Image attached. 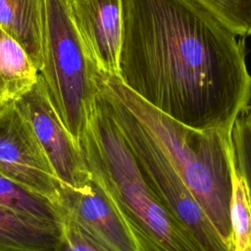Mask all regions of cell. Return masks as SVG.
Instances as JSON below:
<instances>
[{
	"instance_id": "cell-7",
	"label": "cell",
	"mask_w": 251,
	"mask_h": 251,
	"mask_svg": "<svg viewBox=\"0 0 251 251\" xmlns=\"http://www.w3.org/2000/svg\"><path fill=\"white\" fill-rule=\"evenodd\" d=\"M0 172L58 204L62 183L13 101L0 112Z\"/></svg>"
},
{
	"instance_id": "cell-17",
	"label": "cell",
	"mask_w": 251,
	"mask_h": 251,
	"mask_svg": "<svg viewBox=\"0 0 251 251\" xmlns=\"http://www.w3.org/2000/svg\"><path fill=\"white\" fill-rule=\"evenodd\" d=\"M55 251H108L94 239L69 216L61 226V231Z\"/></svg>"
},
{
	"instance_id": "cell-10",
	"label": "cell",
	"mask_w": 251,
	"mask_h": 251,
	"mask_svg": "<svg viewBox=\"0 0 251 251\" xmlns=\"http://www.w3.org/2000/svg\"><path fill=\"white\" fill-rule=\"evenodd\" d=\"M44 0H0V27L25 50L35 68L42 65Z\"/></svg>"
},
{
	"instance_id": "cell-15",
	"label": "cell",
	"mask_w": 251,
	"mask_h": 251,
	"mask_svg": "<svg viewBox=\"0 0 251 251\" xmlns=\"http://www.w3.org/2000/svg\"><path fill=\"white\" fill-rule=\"evenodd\" d=\"M235 36L251 35V0H198Z\"/></svg>"
},
{
	"instance_id": "cell-1",
	"label": "cell",
	"mask_w": 251,
	"mask_h": 251,
	"mask_svg": "<svg viewBox=\"0 0 251 251\" xmlns=\"http://www.w3.org/2000/svg\"><path fill=\"white\" fill-rule=\"evenodd\" d=\"M119 77L198 130L231 131L251 99L244 42L198 0H123Z\"/></svg>"
},
{
	"instance_id": "cell-11",
	"label": "cell",
	"mask_w": 251,
	"mask_h": 251,
	"mask_svg": "<svg viewBox=\"0 0 251 251\" xmlns=\"http://www.w3.org/2000/svg\"><path fill=\"white\" fill-rule=\"evenodd\" d=\"M60 231L0 207V251H55Z\"/></svg>"
},
{
	"instance_id": "cell-14",
	"label": "cell",
	"mask_w": 251,
	"mask_h": 251,
	"mask_svg": "<svg viewBox=\"0 0 251 251\" xmlns=\"http://www.w3.org/2000/svg\"><path fill=\"white\" fill-rule=\"evenodd\" d=\"M231 181L229 207L231 251H251V203L245 180L234 163L232 150Z\"/></svg>"
},
{
	"instance_id": "cell-3",
	"label": "cell",
	"mask_w": 251,
	"mask_h": 251,
	"mask_svg": "<svg viewBox=\"0 0 251 251\" xmlns=\"http://www.w3.org/2000/svg\"><path fill=\"white\" fill-rule=\"evenodd\" d=\"M111 77L120 97L158 143L231 249V131L188 127L148 104L119 75Z\"/></svg>"
},
{
	"instance_id": "cell-16",
	"label": "cell",
	"mask_w": 251,
	"mask_h": 251,
	"mask_svg": "<svg viewBox=\"0 0 251 251\" xmlns=\"http://www.w3.org/2000/svg\"><path fill=\"white\" fill-rule=\"evenodd\" d=\"M230 144L234 163L245 180L251 203V116L247 109L232 126Z\"/></svg>"
},
{
	"instance_id": "cell-8",
	"label": "cell",
	"mask_w": 251,
	"mask_h": 251,
	"mask_svg": "<svg viewBox=\"0 0 251 251\" xmlns=\"http://www.w3.org/2000/svg\"><path fill=\"white\" fill-rule=\"evenodd\" d=\"M58 204L108 251H138L122 218L93 178L80 188L62 184Z\"/></svg>"
},
{
	"instance_id": "cell-6",
	"label": "cell",
	"mask_w": 251,
	"mask_h": 251,
	"mask_svg": "<svg viewBox=\"0 0 251 251\" xmlns=\"http://www.w3.org/2000/svg\"><path fill=\"white\" fill-rule=\"evenodd\" d=\"M13 103L30 126L60 182L73 188L84 186L91 176L76 141L53 106L40 74L31 88Z\"/></svg>"
},
{
	"instance_id": "cell-4",
	"label": "cell",
	"mask_w": 251,
	"mask_h": 251,
	"mask_svg": "<svg viewBox=\"0 0 251 251\" xmlns=\"http://www.w3.org/2000/svg\"><path fill=\"white\" fill-rule=\"evenodd\" d=\"M95 97L117 124L149 187L203 251H231L158 143L117 92L110 74L94 73Z\"/></svg>"
},
{
	"instance_id": "cell-18",
	"label": "cell",
	"mask_w": 251,
	"mask_h": 251,
	"mask_svg": "<svg viewBox=\"0 0 251 251\" xmlns=\"http://www.w3.org/2000/svg\"><path fill=\"white\" fill-rule=\"evenodd\" d=\"M6 104H7V102L0 100V112L3 110V108L5 107V105H6Z\"/></svg>"
},
{
	"instance_id": "cell-19",
	"label": "cell",
	"mask_w": 251,
	"mask_h": 251,
	"mask_svg": "<svg viewBox=\"0 0 251 251\" xmlns=\"http://www.w3.org/2000/svg\"><path fill=\"white\" fill-rule=\"evenodd\" d=\"M247 111L249 112V114H250V116H251V99H250L249 105H248V107H247Z\"/></svg>"
},
{
	"instance_id": "cell-12",
	"label": "cell",
	"mask_w": 251,
	"mask_h": 251,
	"mask_svg": "<svg viewBox=\"0 0 251 251\" xmlns=\"http://www.w3.org/2000/svg\"><path fill=\"white\" fill-rule=\"evenodd\" d=\"M38 75L25 50L0 27V100L17 99L31 88Z\"/></svg>"
},
{
	"instance_id": "cell-2",
	"label": "cell",
	"mask_w": 251,
	"mask_h": 251,
	"mask_svg": "<svg viewBox=\"0 0 251 251\" xmlns=\"http://www.w3.org/2000/svg\"><path fill=\"white\" fill-rule=\"evenodd\" d=\"M77 145L138 251H203L142 177L117 124L95 96Z\"/></svg>"
},
{
	"instance_id": "cell-13",
	"label": "cell",
	"mask_w": 251,
	"mask_h": 251,
	"mask_svg": "<svg viewBox=\"0 0 251 251\" xmlns=\"http://www.w3.org/2000/svg\"><path fill=\"white\" fill-rule=\"evenodd\" d=\"M0 207L40 224L59 228L66 215L59 204L25 188L1 172Z\"/></svg>"
},
{
	"instance_id": "cell-9",
	"label": "cell",
	"mask_w": 251,
	"mask_h": 251,
	"mask_svg": "<svg viewBox=\"0 0 251 251\" xmlns=\"http://www.w3.org/2000/svg\"><path fill=\"white\" fill-rule=\"evenodd\" d=\"M88 56L103 73L119 75L123 41V0H68Z\"/></svg>"
},
{
	"instance_id": "cell-5",
	"label": "cell",
	"mask_w": 251,
	"mask_h": 251,
	"mask_svg": "<svg viewBox=\"0 0 251 251\" xmlns=\"http://www.w3.org/2000/svg\"><path fill=\"white\" fill-rule=\"evenodd\" d=\"M95 70L74 24L68 0H44L39 74L53 106L76 143L93 105Z\"/></svg>"
}]
</instances>
